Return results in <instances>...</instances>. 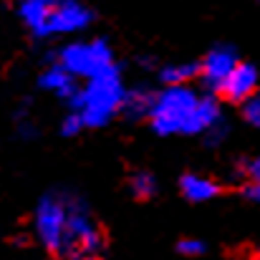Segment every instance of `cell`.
<instances>
[{
    "label": "cell",
    "mask_w": 260,
    "mask_h": 260,
    "mask_svg": "<svg viewBox=\"0 0 260 260\" xmlns=\"http://www.w3.org/2000/svg\"><path fill=\"white\" fill-rule=\"evenodd\" d=\"M124 96H126V86L121 81L119 69L114 66L106 74H101L96 79H88L86 86L76 91L71 104H74V111L81 116L84 126L96 129V126L109 124L111 116L116 111H121Z\"/></svg>",
    "instance_id": "6da1fadb"
},
{
    "label": "cell",
    "mask_w": 260,
    "mask_h": 260,
    "mask_svg": "<svg viewBox=\"0 0 260 260\" xmlns=\"http://www.w3.org/2000/svg\"><path fill=\"white\" fill-rule=\"evenodd\" d=\"M104 238L99 225L93 222L86 202L76 194H69V220H66V233L61 250L56 255L63 260H96L101 253Z\"/></svg>",
    "instance_id": "7a4b0ae2"
},
{
    "label": "cell",
    "mask_w": 260,
    "mask_h": 260,
    "mask_svg": "<svg viewBox=\"0 0 260 260\" xmlns=\"http://www.w3.org/2000/svg\"><path fill=\"white\" fill-rule=\"evenodd\" d=\"M245 260H260V258H245Z\"/></svg>",
    "instance_id": "7402d4cb"
},
{
    "label": "cell",
    "mask_w": 260,
    "mask_h": 260,
    "mask_svg": "<svg viewBox=\"0 0 260 260\" xmlns=\"http://www.w3.org/2000/svg\"><path fill=\"white\" fill-rule=\"evenodd\" d=\"M84 126V121H81V116L76 114V111H71L66 119H63V124H61V132L66 134V137H74V134H79V129Z\"/></svg>",
    "instance_id": "d6986e66"
},
{
    "label": "cell",
    "mask_w": 260,
    "mask_h": 260,
    "mask_svg": "<svg viewBox=\"0 0 260 260\" xmlns=\"http://www.w3.org/2000/svg\"><path fill=\"white\" fill-rule=\"evenodd\" d=\"M245 197L260 205V184H248V187H245Z\"/></svg>",
    "instance_id": "44dd1931"
},
{
    "label": "cell",
    "mask_w": 260,
    "mask_h": 260,
    "mask_svg": "<svg viewBox=\"0 0 260 260\" xmlns=\"http://www.w3.org/2000/svg\"><path fill=\"white\" fill-rule=\"evenodd\" d=\"M243 172L250 177V184H260V157H253L250 162H245Z\"/></svg>",
    "instance_id": "ffe728a7"
},
{
    "label": "cell",
    "mask_w": 260,
    "mask_h": 260,
    "mask_svg": "<svg viewBox=\"0 0 260 260\" xmlns=\"http://www.w3.org/2000/svg\"><path fill=\"white\" fill-rule=\"evenodd\" d=\"M194 76H200V63H170L159 71L165 86H187Z\"/></svg>",
    "instance_id": "5bb4252c"
},
{
    "label": "cell",
    "mask_w": 260,
    "mask_h": 260,
    "mask_svg": "<svg viewBox=\"0 0 260 260\" xmlns=\"http://www.w3.org/2000/svg\"><path fill=\"white\" fill-rule=\"evenodd\" d=\"M132 192L137 197H154L157 194V179L149 172H137L132 177Z\"/></svg>",
    "instance_id": "9a60e30c"
},
{
    "label": "cell",
    "mask_w": 260,
    "mask_h": 260,
    "mask_svg": "<svg viewBox=\"0 0 260 260\" xmlns=\"http://www.w3.org/2000/svg\"><path fill=\"white\" fill-rule=\"evenodd\" d=\"M217 91L233 104H245L248 99H253L258 93V69L253 63L240 61Z\"/></svg>",
    "instance_id": "ba28073f"
},
{
    "label": "cell",
    "mask_w": 260,
    "mask_h": 260,
    "mask_svg": "<svg viewBox=\"0 0 260 260\" xmlns=\"http://www.w3.org/2000/svg\"><path fill=\"white\" fill-rule=\"evenodd\" d=\"M66 220H69V194L51 192L38 202V207H36V235L53 253L61 250Z\"/></svg>",
    "instance_id": "5b68a950"
},
{
    "label": "cell",
    "mask_w": 260,
    "mask_h": 260,
    "mask_svg": "<svg viewBox=\"0 0 260 260\" xmlns=\"http://www.w3.org/2000/svg\"><path fill=\"white\" fill-rule=\"evenodd\" d=\"M93 20L91 8H86L81 0H58L56 8L51 10V18L46 23L43 38L48 36H71L86 30Z\"/></svg>",
    "instance_id": "8992f818"
},
{
    "label": "cell",
    "mask_w": 260,
    "mask_h": 260,
    "mask_svg": "<svg viewBox=\"0 0 260 260\" xmlns=\"http://www.w3.org/2000/svg\"><path fill=\"white\" fill-rule=\"evenodd\" d=\"M222 119L220 114V104L212 99V96H200L194 111H192V119L184 129V134H205L212 124H217Z\"/></svg>",
    "instance_id": "30bf717a"
},
{
    "label": "cell",
    "mask_w": 260,
    "mask_h": 260,
    "mask_svg": "<svg viewBox=\"0 0 260 260\" xmlns=\"http://www.w3.org/2000/svg\"><path fill=\"white\" fill-rule=\"evenodd\" d=\"M177 250H179L182 255H202V253H205V243L197 240V238H184V240H179Z\"/></svg>",
    "instance_id": "ac0fdd59"
},
{
    "label": "cell",
    "mask_w": 260,
    "mask_h": 260,
    "mask_svg": "<svg viewBox=\"0 0 260 260\" xmlns=\"http://www.w3.org/2000/svg\"><path fill=\"white\" fill-rule=\"evenodd\" d=\"M179 189L189 202H207L220 194V184L205 174H184L179 179Z\"/></svg>",
    "instance_id": "8fae6325"
},
{
    "label": "cell",
    "mask_w": 260,
    "mask_h": 260,
    "mask_svg": "<svg viewBox=\"0 0 260 260\" xmlns=\"http://www.w3.org/2000/svg\"><path fill=\"white\" fill-rule=\"evenodd\" d=\"M58 0H20L18 3V15L20 20L33 30V36L43 38V30H46V23L51 18V10L56 8Z\"/></svg>",
    "instance_id": "9c48e42d"
},
{
    "label": "cell",
    "mask_w": 260,
    "mask_h": 260,
    "mask_svg": "<svg viewBox=\"0 0 260 260\" xmlns=\"http://www.w3.org/2000/svg\"><path fill=\"white\" fill-rule=\"evenodd\" d=\"M197 101L200 96L189 86H165L159 93H154V104L149 111L152 129L162 137L184 134Z\"/></svg>",
    "instance_id": "3957f363"
},
{
    "label": "cell",
    "mask_w": 260,
    "mask_h": 260,
    "mask_svg": "<svg viewBox=\"0 0 260 260\" xmlns=\"http://www.w3.org/2000/svg\"><path fill=\"white\" fill-rule=\"evenodd\" d=\"M240 63V56L233 46L228 43H217L207 51V56L200 61V79L202 84L212 91L222 86V81L233 74V69Z\"/></svg>",
    "instance_id": "52a82bcc"
},
{
    "label": "cell",
    "mask_w": 260,
    "mask_h": 260,
    "mask_svg": "<svg viewBox=\"0 0 260 260\" xmlns=\"http://www.w3.org/2000/svg\"><path fill=\"white\" fill-rule=\"evenodd\" d=\"M58 63L74 79H96L114 69V51L104 38L93 41H74L58 51Z\"/></svg>",
    "instance_id": "277c9868"
},
{
    "label": "cell",
    "mask_w": 260,
    "mask_h": 260,
    "mask_svg": "<svg viewBox=\"0 0 260 260\" xmlns=\"http://www.w3.org/2000/svg\"><path fill=\"white\" fill-rule=\"evenodd\" d=\"M41 86L46 91H53L56 96H63V99H74L76 96V86H74V76L61 66V63H53L48 66L43 74H41Z\"/></svg>",
    "instance_id": "7c38bea8"
},
{
    "label": "cell",
    "mask_w": 260,
    "mask_h": 260,
    "mask_svg": "<svg viewBox=\"0 0 260 260\" xmlns=\"http://www.w3.org/2000/svg\"><path fill=\"white\" fill-rule=\"evenodd\" d=\"M255 3H260V0H255Z\"/></svg>",
    "instance_id": "603a6c76"
},
{
    "label": "cell",
    "mask_w": 260,
    "mask_h": 260,
    "mask_svg": "<svg viewBox=\"0 0 260 260\" xmlns=\"http://www.w3.org/2000/svg\"><path fill=\"white\" fill-rule=\"evenodd\" d=\"M243 116H245V121H248L250 126L260 129V91L253 99H248V101L243 104Z\"/></svg>",
    "instance_id": "2e32d148"
},
{
    "label": "cell",
    "mask_w": 260,
    "mask_h": 260,
    "mask_svg": "<svg viewBox=\"0 0 260 260\" xmlns=\"http://www.w3.org/2000/svg\"><path fill=\"white\" fill-rule=\"evenodd\" d=\"M225 137H228V124H225V119H220L217 124H212V126L205 132V142L212 144V147H217Z\"/></svg>",
    "instance_id": "e0dca14e"
},
{
    "label": "cell",
    "mask_w": 260,
    "mask_h": 260,
    "mask_svg": "<svg viewBox=\"0 0 260 260\" xmlns=\"http://www.w3.org/2000/svg\"><path fill=\"white\" fill-rule=\"evenodd\" d=\"M152 104H154V93L144 86L137 88H126V96H124V104H121V111L132 119H142V116H149L152 111Z\"/></svg>",
    "instance_id": "4fadbf2b"
}]
</instances>
